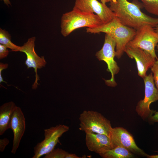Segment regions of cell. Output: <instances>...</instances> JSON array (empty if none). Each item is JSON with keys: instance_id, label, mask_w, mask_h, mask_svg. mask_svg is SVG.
Returning a JSON list of instances; mask_svg holds the SVG:
<instances>
[{"instance_id": "obj_12", "label": "cell", "mask_w": 158, "mask_h": 158, "mask_svg": "<svg viewBox=\"0 0 158 158\" xmlns=\"http://www.w3.org/2000/svg\"><path fill=\"white\" fill-rule=\"evenodd\" d=\"M125 52L131 59L136 61L138 75L143 78L146 72L157 60L147 51L139 48L126 46Z\"/></svg>"}, {"instance_id": "obj_20", "label": "cell", "mask_w": 158, "mask_h": 158, "mask_svg": "<svg viewBox=\"0 0 158 158\" xmlns=\"http://www.w3.org/2000/svg\"><path fill=\"white\" fill-rule=\"evenodd\" d=\"M151 68L153 74V77L155 84L158 89V59L155 61Z\"/></svg>"}, {"instance_id": "obj_17", "label": "cell", "mask_w": 158, "mask_h": 158, "mask_svg": "<svg viewBox=\"0 0 158 158\" xmlns=\"http://www.w3.org/2000/svg\"><path fill=\"white\" fill-rule=\"evenodd\" d=\"M11 36L5 30L0 29V43L11 49L12 51H20L21 47L17 46L11 41Z\"/></svg>"}, {"instance_id": "obj_23", "label": "cell", "mask_w": 158, "mask_h": 158, "mask_svg": "<svg viewBox=\"0 0 158 158\" xmlns=\"http://www.w3.org/2000/svg\"><path fill=\"white\" fill-rule=\"evenodd\" d=\"M8 63H4L0 62V83L2 82L6 83V82L4 81L1 75L2 71L4 69H5L8 68Z\"/></svg>"}, {"instance_id": "obj_28", "label": "cell", "mask_w": 158, "mask_h": 158, "mask_svg": "<svg viewBox=\"0 0 158 158\" xmlns=\"http://www.w3.org/2000/svg\"><path fill=\"white\" fill-rule=\"evenodd\" d=\"M155 31L158 33V25H157L155 27ZM156 47L158 50V44L157 45Z\"/></svg>"}, {"instance_id": "obj_8", "label": "cell", "mask_w": 158, "mask_h": 158, "mask_svg": "<svg viewBox=\"0 0 158 158\" xmlns=\"http://www.w3.org/2000/svg\"><path fill=\"white\" fill-rule=\"evenodd\" d=\"M145 96L137 103L135 111L143 119H146L152 116L155 111L150 108V104L158 100V89L155 86L153 73L146 75L144 78Z\"/></svg>"}, {"instance_id": "obj_15", "label": "cell", "mask_w": 158, "mask_h": 158, "mask_svg": "<svg viewBox=\"0 0 158 158\" xmlns=\"http://www.w3.org/2000/svg\"><path fill=\"white\" fill-rule=\"evenodd\" d=\"M16 106L12 101L6 103L0 107V135L11 129L12 115Z\"/></svg>"}, {"instance_id": "obj_22", "label": "cell", "mask_w": 158, "mask_h": 158, "mask_svg": "<svg viewBox=\"0 0 158 158\" xmlns=\"http://www.w3.org/2000/svg\"><path fill=\"white\" fill-rule=\"evenodd\" d=\"M9 142V140L7 138H5L0 139V151L3 152L5 147Z\"/></svg>"}, {"instance_id": "obj_16", "label": "cell", "mask_w": 158, "mask_h": 158, "mask_svg": "<svg viewBox=\"0 0 158 158\" xmlns=\"http://www.w3.org/2000/svg\"><path fill=\"white\" fill-rule=\"evenodd\" d=\"M103 158H132L133 154L120 146L106 150L99 154Z\"/></svg>"}, {"instance_id": "obj_25", "label": "cell", "mask_w": 158, "mask_h": 158, "mask_svg": "<svg viewBox=\"0 0 158 158\" xmlns=\"http://www.w3.org/2000/svg\"><path fill=\"white\" fill-rule=\"evenodd\" d=\"M81 158L75 154L70 153H68L67 154L66 158Z\"/></svg>"}, {"instance_id": "obj_10", "label": "cell", "mask_w": 158, "mask_h": 158, "mask_svg": "<svg viewBox=\"0 0 158 158\" xmlns=\"http://www.w3.org/2000/svg\"><path fill=\"white\" fill-rule=\"evenodd\" d=\"M110 138L114 147L120 146L135 154L146 157L148 154L137 146L133 135L123 127L113 128Z\"/></svg>"}, {"instance_id": "obj_14", "label": "cell", "mask_w": 158, "mask_h": 158, "mask_svg": "<svg viewBox=\"0 0 158 158\" xmlns=\"http://www.w3.org/2000/svg\"><path fill=\"white\" fill-rule=\"evenodd\" d=\"M85 134V144L91 152L99 154L114 147L111 138L105 135L92 133Z\"/></svg>"}, {"instance_id": "obj_27", "label": "cell", "mask_w": 158, "mask_h": 158, "mask_svg": "<svg viewBox=\"0 0 158 158\" xmlns=\"http://www.w3.org/2000/svg\"><path fill=\"white\" fill-rule=\"evenodd\" d=\"M158 153V151H156ZM148 158H158V154L155 155H149L147 154V157Z\"/></svg>"}, {"instance_id": "obj_3", "label": "cell", "mask_w": 158, "mask_h": 158, "mask_svg": "<svg viewBox=\"0 0 158 158\" xmlns=\"http://www.w3.org/2000/svg\"><path fill=\"white\" fill-rule=\"evenodd\" d=\"M104 24L96 14L73 9L63 14L61 18V33L66 37L81 28H93Z\"/></svg>"}, {"instance_id": "obj_1", "label": "cell", "mask_w": 158, "mask_h": 158, "mask_svg": "<svg viewBox=\"0 0 158 158\" xmlns=\"http://www.w3.org/2000/svg\"><path fill=\"white\" fill-rule=\"evenodd\" d=\"M109 8L123 25L137 30L143 25H158V18H154L142 12L139 6L127 0L111 2Z\"/></svg>"}, {"instance_id": "obj_21", "label": "cell", "mask_w": 158, "mask_h": 158, "mask_svg": "<svg viewBox=\"0 0 158 158\" xmlns=\"http://www.w3.org/2000/svg\"><path fill=\"white\" fill-rule=\"evenodd\" d=\"M7 48L3 44H0V59L6 57L9 54Z\"/></svg>"}, {"instance_id": "obj_26", "label": "cell", "mask_w": 158, "mask_h": 158, "mask_svg": "<svg viewBox=\"0 0 158 158\" xmlns=\"http://www.w3.org/2000/svg\"><path fill=\"white\" fill-rule=\"evenodd\" d=\"M101 3L103 4H106L107 2H116V0H100Z\"/></svg>"}, {"instance_id": "obj_4", "label": "cell", "mask_w": 158, "mask_h": 158, "mask_svg": "<svg viewBox=\"0 0 158 158\" xmlns=\"http://www.w3.org/2000/svg\"><path fill=\"white\" fill-rule=\"evenodd\" d=\"M79 129L85 133H92L105 135L110 138L113 128L110 121L100 113L84 110L80 114Z\"/></svg>"}, {"instance_id": "obj_5", "label": "cell", "mask_w": 158, "mask_h": 158, "mask_svg": "<svg viewBox=\"0 0 158 158\" xmlns=\"http://www.w3.org/2000/svg\"><path fill=\"white\" fill-rule=\"evenodd\" d=\"M149 24L142 26L136 30L135 36L126 46L142 49L158 59L155 50L158 44V33Z\"/></svg>"}, {"instance_id": "obj_19", "label": "cell", "mask_w": 158, "mask_h": 158, "mask_svg": "<svg viewBox=\"0 0 158 158\" xmlns=\"http://www.w3.org/2000/svg\"><path fill=\"white\" fill-rule=\"evenodd\" d=\"M68 152L62 149H54L49 153L45 155L44 158H66Z\"/></svg>"}, {"instance_id": "obj_24", "label": "cell", "mask_w": 158, "mask_h": 158, "mask_svg": "<svg viewBox=\"0 0 158 158\" xmlns=\"http://www.w3.org/2000/svg\"><path fill=\"white\" fill-rule=\"evenodd\" d=\"M149 122L151 123H158V111H156L148 118Z\"/></svg>"}, {"instance_id": "obj_2", "label": "cell", "mask_w": 158, "mask_h": 158, "mask_svg": "<svg viewBox=\"0 0 158 158\" xmlns=\"http://www.w3.org/2000/svg\"><path fill=\"white\" fill-rule=\"evenodd\" d=\"M86 31L91 34L103 32L111 37L116 42V56L118 59L125 52L127 44L136 33V30L123 25L116 16L107 23L96 27L86 28Z\"/></svg>"}, {"instance_id": "obj_6", "label": "cell", "mask_w": 158, "mask_h": 158, "mask_svg": "<svg viewBox=\"0 0 158 158\" xmlns=\"http://www.w3.org/2000/svg\"><path fill=\"white\" fill-rule=\"evenodd\" d=\"M116 47L114 40L110 35L106 34L103 47L95 54L99 61H104L107 64V70L111 73V76L110 79L104 80L106 85L112 87L117 85L115 75L120 71V68L114 59L116 56Z\"/></svg>"}, {"instance_id": "obj_7", "label": "cell", "mask_w": 158, "mask_h": 158, "mask_svg": "<svg viewBox=\"0 0 158 158\" xmlns=\"http://www.w3.org/2000/svg\"><path fill=\"white\" fill-rule=\"evenodd\" d=\"M69 130L68 126L63 124L44 129V139L34 147V155L32 158H39L51 152L58 143H60L59 138Z\"/></svg>"}, {"instance_id": "obj_18", "label": "cell", "mask_w": 158, "mask_h": 158, "mask_svg": "<svg viewBox=\"0 0 158 158\" xmlns=\"http://www.w3.org/2000/svg\"><path fill=\"white\" fill-rule=\"evenodd\" d=\"M140 0L147 12L158 17V0Z\"/></svg>"}, {"instance_id": "obj_11", "label": "cell", "mask_w": 158, "mask_h": 158, "mask_svg": "<svg viewBox=\"0 0 158 158\" xmlns=\"http://www.w3.org/2000/svg\"><path fill=\"white\" fill-rule=\"evenodd\" d=\"M35 37H32L29 38L27 41L21 47L20 51L24 52L26 55L27 59L25 64L27 68H33L35 73V79L32 85V88L35 89L39 85L38 81L40 80L37 74L38 69L45 67L47 62L44 56L41 57L38 56L35 50Z\"/></svg>"}, {"instance_id": "obj_9", "label": "cell", "mask_w": 158, "mask_h": 158, "mask_svg": "<svg viewBox=\"0 0 158 158\" xmlns=\"http://www.w3.org/2000/svg\"><path fill=\"white\" fill-rule=\"evenodd\" d=\"M73 9L97 15L104 24L112 20L115 17L114 13L106 4L97 0H75Z\"/></svg>"}, {"instance_id": "obj_13", "label": "cell", "mask_w": 158, "mask_h": 158, "mask_svg": "<svg viewBox=\"0 0 158 158\" xmlns=\"http://www.w3.org/2000/svg\"><path fill=\"white\" fill-rule=\"evenodd\" d=\"M11 127L14 136L11 152L15 154L18 147L25 129V118L24 114L21 108L17 106L12 115Z\"/></svg>"}]
</instances>
